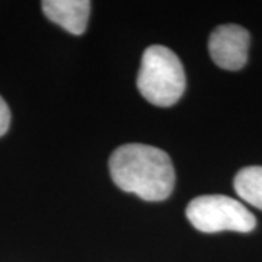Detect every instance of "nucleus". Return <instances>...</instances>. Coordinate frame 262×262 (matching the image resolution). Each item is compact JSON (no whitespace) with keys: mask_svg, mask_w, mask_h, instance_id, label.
Listing matches in <instances>:
<instances>
[{"mask_svg":"<svg viewBox=\"0 0 262 262\" xmlns=\"http://www.w3.org/2000/svg\"><path fill=\"white\" fill-rule=\"evenodd\" d=\"M110 173L120 189L144 201H163L175 187V169L169 155L149 144L117 147L110 158Z\"/></svg>","mask_w":262,"mask_h":262,"instance_id":"f257e3e1","label":"nucleus"},{"mask_svg":"<svg viewBox=\"0 0 262 262\" xmlns=\"http://www.w3.org/2000/svg\"><path fill=\"white\" fill-rule=\"evenodd\" d=\"M185 72L178 56L163 46H150L141 57L137 88L150 103L168 108L181 99L185 91Z\"/></svg>","mask_w":262,"mask_h":262,"instance_id":"f03ea898","label":"nucleus"},{"mask_svg":"<svg viewBox=\"0 0 262 262\" xmlns=\"http://www.w3.org/2000/svg\"><path fill=\"white\" fill-rule=\"evenodd\" d=\"M187 217L196 230L204 233L223 230L248 233L256 226L255 215L241 201L220 194L194 198L187 207Z\"/></svg>","mask_w":262,"mask_h":262,"instance_id":"7ed1b4c3","label":"nucleus"},{"mask_svg":"<svg viewBox=\"0 0 262 262\" xmlns=\"http://www.w3.org/2000/svg\"><path fill=\"white\" fill-rule=\"evenodd\" d=\"M249 32L239 25H220L208 38V51L215 64L225 70H239L248 61Z\"/></svg>","mask_w":262,"mask_h":262,"instance_id":"20e7f679","label":"nucleus"},{"mask_svg":"<svg viewBox=\"0 0 262 262\" xmlns=\"http://www.w3.org/2000/svg\"><path fill=\"white\" fill-rule=\"evenodd\" d=\"M42 12L51 22L73 35H82L91 13L89 0H44Z\"/></svg>","mask_w":262,"mask_h":262,"instance_id":"39448f33","label":"nucleus"},{"mask_svg":"<svg viewBox=\"0 0 262 262\" xmlns=\"http://www.w3.org/2000/svg\"><path fill=\"white\" fill-rule=\"evenodd\" d=\"M233 187L244 201L262 210V166L241 169L234 177Z\"/></svg>","mask_w":262,"mask_h":262,"instance_id":"423d86ee","label":"nucleus"},{"mask_svg":"<svg viewBox=\"0 0 262 262\" xmlns=\"http://www.w3.org/2000/svg\"><path fill=\"white\" fill-rule=\"evenodd\" d=\"M10 125V111L6 101L0 96V137L6 134Z\"/></svg>","mask_w":262,"mask_h":262,"instance_id":"0eeeda50","label":"nucleus"}]
</instances>
